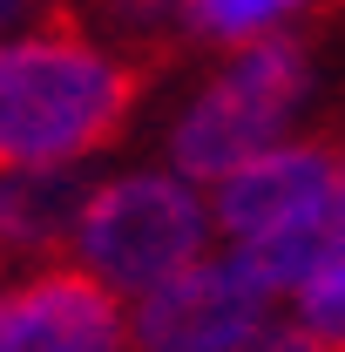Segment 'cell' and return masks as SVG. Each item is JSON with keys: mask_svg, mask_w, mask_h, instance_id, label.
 <instances>
[{"mask_svg": "<svg viewBox=\"0 0 345 352\" xmlns=\"http://www.w3.org/2000/svg\"><path fill=\"white\" fill-rule=\"evenodd\" d=\"M149 82V61L109 54L75 7H47L34 34L0 41V176L102 156L135 122Z\"/></svg>", "mask_w": 345, "mask_h": 352, "instance_id": "6da1fadb", "label": "cell"}, {"mask_svg": "<svg viewBox=\"0 0 345 352\" xmlns=\"http://www.w3.org/2000/svg\"><path fill=\"white\" fill-rule=\"evenodd\" d=\"M304 95H311V47L298 34L244 41V54L176 122L170 163L183 170V183H216L223 170H237L244 156L271 149V135L298 116Z\"/></svg>", "mask_w": 345, "mask_h": 352, "instance_id": "7a4b0ae2", "label": "cell"}, {"mask_svg": "<svg viewBox=\"0 0 345 352\" xmlns=\"http://www.w3.org/2000/svg\"><path fill=\"white\" fill-rule=\"evenodd\" d=\"M203 237L210 210L183 176H115L82 204L68 264H82L109 292H149L203 258Z\"/></svg>", "mask_w": 345, "mask_h": 352, "instance_id": "3957f363", "label": "cell"}, {"mask_svg": "<svg viewBox=\"0 0 345 352\" xmlns=\"http://www.w3.org/2000/svg\"><path fill=\"white\" fill-rule=\"evenodd\" d=\"M264 292L244 271V258H197L176 278L149 285L142 305L129 318V346L135 352H237L264 325Z\"/></svg>", "mask_w": 345, "mask_h": 352, "instance_id": "277c9868", "label": "cell"}, {"mask_svg": "<svg viewBox=\"0 0 345 352\" xmlns=\"http://www.w3.org/2000/svg\"><path fill=\"white\" fill-rule=\"evenodd\" d=\"M122 305L82 264H47L14 298H0V352H115Z\"/></svg>", "mask_w": 345, "mask_h": 352, "instance_id": "5b68a950", "label": "cell"}, {"mask_svg": "<svg viewBox=\"0 0 345 352\" xmlns=\"http://www.w3.org/2000/svg\"><path fill=\"white\" fill-rule=\"evenodd\" d=\"M339 170H345V156H332L325 142H271V149H258L237 170L216 176V197H210L216 230L251 244L264 230L304 217L311 204H325L339 190Z\"/></svg>", "mask_w": 345, "mask_h": 352, "instance_id": "8992f818", "label": "cell"}, {"mask_svg": "<svg viewBox=\"0 0 345 352\" xmlns=\"http://www.w3.org/2000/svg\"><path fill=\"white\" fill-rule=\"evenodd\" d=\"M88 197H95L88 163L7 170L0 176V271L7 264H61Z\"/></svg>", "mask_w": 345, "mask_h": 352, "instance_id": "52a82bcc", "label": "cell"}, {"mask_svg": "<svg viewBox=\"0 0 345 352\" xmlns=\"http://www.w3.org/2000/svg\"><path fill=\"white\" fill-rule=\"evenodd\" d=\"M339 251H345V176H339V190H332L325 204H311L304 217L278 223V230H264L251 244H237L244 271L258 278L271 298H278V292H298L304 278H311L318 264H332Z\"/></svg>", "mask_w": 345, "mask_h": 352, "instance_id": "ba28073f", "label": "cell"}, {"mask_svg": "<svg viewBox=\"0 0 345 352\" xmlns=\"http://www.w3.org/2000/svg\"><path fill=\"white\" fill-rule=\"evenodd\" d=\"M339 0H190V41H264L291 14H325Z\"/></svg>", "mask_w": 345, "mask_h": 352, "instance_id": "9c48e42d", "label": "cell"}, {"mask_svg": "<svg viewBox=\"0 0 345 352\" xmlns=\"http://www.w3.org/2000/svg\"><path fill=\"white\" fill-rule=\"evenodd\" d=\"M298 325L325 352H345V251L298 285Z\"/></svg>", "mask_w": 345, "mask_h": 352, "instance_id": "30bf717a", "label": "cell"}, {"mask_svg": "<svg viewBox=\"0 0 345 352\" xmlns=\"http://www.w3.org/2000/svg\"><path fill=\"white\" fill-rule=\"evenodd\" d=\"M27 14H34V0H0V34H7L14 21H27Z\"/></svg>", "mask_w": 345, "mask_h": 352, "instance_id": "8fae6325", "label": "cell"}]
</instances>
